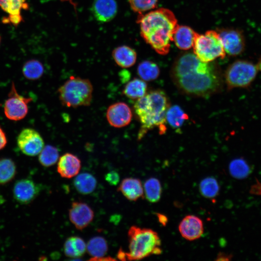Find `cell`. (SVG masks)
Returning <instances> with one entry per match:
<instances>
[{"instance_id": "cell-1", "label": "cell", "mask_w": 261, "mask_h": 261, "mask_svg": "<svg viewBox=\"0 0 261 261\" xmlns=\"http://www.w3.org/2000/svg\"><path fill=\"white\" fill-rule=\"evenodd\" d=\"M171 77L181 93L193 97H209L220 92L223 85L218 66L200 60L192 53L183 54L175 60Z\"/></svg>"}, {"instance_id": "cell-2", "label": "cell", "mask_w": 261, "mask_h": 261, "mask_svg": "<svg viewBox=\"0 0 261 261\" xmlns=\"http://www.w3.org/2000/svg\"><path fill=\"white\" fill-rule=\"evenodd\" d=\"M137 22L145 42L159 54H167L178 25L174 13L168 9L160 8L144 14H139Z\"/></svg>"}, {"instance_id": "cell-3", "label": "cell", "mask_w": 261, "mask_h": 261, "mask_svg": "<svg viewBox=\"0 0 261 261\" xmlns=\"http://www.w3.org/2000/svg\"><path fill=\"white\" fill-rule=\"evenodd\" d=\"M169 107L167 95L160 89L151 91L137 100L133 108L141 124L139 140L154 128H159L160 133L165 132L166 114Z\"/></svg>"}, {"instance_id": "cell-4", "label": "cell", "mask_w": 261, "mask_h": 261, "mask_svg": "<svg viewBox=\"0 0 261 261\" xmlns=\"http://www.w3.org/2000/svg\"><path fill=\"white\" fill-rule=\"evenodd\" d=\"M129 251L125 252L126 260H139L161 253V241L158 234L147 228L130 227L128 233Z\"/></svg>"}, {"instance_id": "cell-5", "label": "cell", "mask_w": 261, "mask_h": 261, "mask_svg": "<svg viewBox=\"0 0 261 261\" xmlns=\"http://www.w3.org/2000/svg\"><path fill=\"white\" fill-rule=\"evenodd\" d=\"M93 86L87 79L72 76L58 89L62 105L71 108L87 106L92 99Z\"/></svg>"}, {"instance_id": "cell-6", "label": "cell", "mask_w": 261, "mask_h": 261, "mask_svg": "<svg viewBox=\"0 0 261 261\" xmlns=\"http://www.w3.org/2000/svg\"><path fill=\"white\" fill-rule=\"evenodd\" d=\"M193 53L201 61L212 62L226 56L218 31L209 30L204 34L197 33L193 46Z\"/></svg>"}, {"instance_id": "cell-7", "label": "cell", "mask_w": 261, "mask_h": 261, "mask_svg": "<svg viewBox=\"0 0 261 261\" xmlns=\"http://www.w3.org/2000/svg\"><path fill=\"white\" fill-rule=\"evenodd\" d=\"M257 65L245 60H236L229 66L224 74L228 89L249 87L256 77Z\"/></svg>"}, {"instance_id": "cell-8", "label": "cell", "mask_w": 261, "mask_h": 261, "mask_svg": "<svg viewBox=\"0 0 261 261\" xmlns=\"http://www.w3.org/2000/svg\"><path fill=\"white\" fill-rule=\"evenodd\" d=\"M31 101V97H25L19 95L13 83L8 94V98L4 105L5 116L7 118L14 121L23 119L28 113V104Z\"/></svg>"}, {"instance_id": "cell-9", "label": "cell", "mask_w": 261, "mask_h": 261, "mask_svg": "<svg viewBox=\"0 0 261 261\" xmlns=\"http://www.w3.org/2000/svg\"><path fill=\"white\" fill-rule=\"evenodd\" d=\"M17 145L24 154L35 156L41 152L44 147V141L40 133L31 128L22 130L17 138Z\"/></svg>"}, {"instance_id": "cell-10", "label": "cell", "mask_w": 261, "mask_h": 261, "mask_svg": "<svg viewBox=\"0 0 261 261\" xmlns=\"http://www.w3.org/2000/svg\"><path fill=\"white\" fill-rule=\"evenodd\" d=\"M226 54L236 56L242 53L246 46L243 32L235 29H224L218 30Z\"/></svg>"}, {"instance_id": "cell-11", "label": "cell", "mask_w": 261, "mask_h": 261, "mask_svg": "<svg viewBox=\"0 0 261 261\" xmlns=\"http://www.w3.org/2000/svg\"><path fill=\"white\" fill-rule=\"evenodd\" d=\"M69 219L79 230L87 227L92 221L94 213L91 208L82 202H73L69 210Z\"/></svg>"}, {"instance_id": "cell-12", "label": "cell", "mask_w": 261, "mask_h": 261, "mask_svg": "<svg viewBox=\"0 0 261 261\" xmlns=\"http://www.w3.org/2000/svg\"><path fill=\"white\" fill-rule=\"evenodd\" d=\"M106 116L111 126L119 128L130 123L132 114L130 108L127 104L124 102H117L109 106Z\"/></svg>"}, {"instance_id": "cell-13", "label": "cell", "mask_w": 261, "mask_h": 261, "mask_svg": "<svg viewBox=\"0 0 261 261\" xmlns=\"http://www.w3.org/2000/svg\"><path fill=\"white\" fill-rule=\"evenodd\" d=\"M39 187L32 180L22 179L16 181L13 187V195L16 201L21 204L31 203L38 195Z\"/></svg>"}, {"instance_id": "cell-14", "label": "cell", "mask_w": 261, "mask_h": 261, "mask_svg": "<svg viewBox=\"0 0 261 261\" xmlns=\"http://www.w3.org/2000/svg\"><path fill=\"white\" fill-rule=\"evenodd\" d=\"M178 230L182 236L186 240H195L200 238L203 233V222L196 216L188 215L179 223Z\"/></svg>"}, {"instance_id": "cell-15", "label": "cell", "mask_w": 261, "mask_h": 261, "mask_svg": "<svg viewBox=\"0 0 261 261\" xmlns=\"http://www.w3.org/2000/svg\"><path fill=\"white\" fill-rule=\"evenodd\" d=\"M91 11L95 18L100 22L110 21L116 15L117 5L115 0H94Z\"/></svg>"}, {"instance_id": "cell-16", "label": "cell", "mask_w": 261, "mask_h": 261, "mask_svg": "<svg viewBox=\"0 0 261 261\" xmlns=\"http://www.w3.org/2000/svg\"><path fill=\"white\" fill-rule=\"evenodd\" d=\"M81 167L78 157L72 153H66L58 159L57 171L62 177L71 178L79 174Z\"/></svg>"}, {"instance_id": "cell-17", "label": "cell", "mask_w": 261, "mask_h": 261, "mask_svg": "<svg viewBox=\"0 0 261 261\" xmlns=\"http://www.w3.org/2000/svg\"><path fill=\"white\" fill-rule=\"evenodd\" d=\"M197 33L188 26L178 25L173 35V42L179 49L187 50L193 47Z\"/></svg>"}, {"instance_id": "cell-18", "label": "cell", "mask_w": 261, "mask_h": 261, "mask_svg": "<svg viewBox=\"0 0 261 261\" xmlns=\"http://www.w3.org/2000/svg\"><path fill=\"white\" fill-rule=\"evenodd\" d=\"M26 0H0V8L7 14L8 18L4 22L18 25L22 20L21 12L28 7Z\"/></svg>"}, {"instance_id": "cell-19", "label": "cell", "mask_w": 261, "mask_h": 261, "mask_svg": "<svg viewBox=\"0 0 261 261\" xmlns=\"http://www.w3.org/2000/svg\"><path fill=\"white\" fill-rule=\"evenodd\" d=\"M118 190L130 201H136L143 197L144 188L141 181L136 178L127 177L123 179Z\"/></svg>"}, {"instance_id": "cell-20", "label": "cell", "mask_w": 261, "mask_h": 261, "mask_svg": "<svg viewBox=\"0 0 261 261\" xmlns=\"http://www.w3.org/2000/svg\"><path fill=\"white\" fill-rule=\"evenodd\" d=\"M112 57L117 65L127 68L135 63L137 54L133 48L124 45L115 48L112 51Z\"/></svg>"}, {"instance_id": "cell-21", "label": "cell", "mask_w": 261, "mask_h": 261, "mask_svg": "<svg viewBox=\"0 0 261 261\" xmlns=\"http://www.w3.org/2000/svg\"><path fill=\"white\" fill-rule=\"evenodd\" d=\"M65 255L70 258H76L84 255L87 250V244L84 240L77 236L67 238L63 246Z\"/></svg>"}, {"instance_id": "cell-22", "label": "cell", "mask_w": 261, "mask_h": 261, "mask_svg": "<svg viewBox=\"0 0 261 261\" xmlns=\"http://www.w3.org/2000/svg\"><path fill=\"white\" fill-rule=\"evenodd\" d=\"M73 185L76 190L82 194H88L96 188L97 180L91 174L82 173L78 174L74 179Z\"/></svg>"}, {"instance_id": "cell-23", "label": "cell", "mask_w": 261, "mask_h": 261, "mask_svg": "<svg viewBox=\"0 0 261 261\" xmlns=\"http://www.w3.org/2000/svg\"><path fill=\"white\" fill-rule=\"evenodd\" d=\"M147 84L145 81L139 78H133L124 87L123 94L132 100H138L146 94Z\"/></svg>"}, {"instance_id": "cell-24", "label": "cell", "mask_w": 261, "mask_h": 261, "mask_svg": "<svg viewBox=\"0 0 261 261\" xmlns=\"http://www.w3.org/2000/svg\"><path fill=\"white\" fill-rule=\"evenodd\" d=\"M108 244L104 238L100 236H94L87 244V250L92 257L90 260L104 257L108 251Z\"/></svg>"}, {"instance_id": "cell-25", "label": "cell", "mask_w": 261, "mask_h": 261, "mask_svg": "<svg viewBox=\"0 0 261 261\" xmlns=\"http://www.w3.org/2000/svg\"><path fill=\"white\" fill-rule=\"evenodd\" d=\"M137 72L142 80L150 81L158 77L160 71L155 63L149 60H144L138 65Z\"/></svg>"}, {"instance_id": "cell-26", "label": "cell", "mask_w": 261, "mask_h": 261, "mask_svg": "<svg viewBox=\"0 0 261 261\" xmlns=\"http://www.w3.org/2000/svg\"><path fill=\"white\" fill-rule=\"evenodd\" d=\"M143 188L146 199L149 202L154 203L160 200L162 188L158 179L154 177L148 179L145 181Z\"/></svg>"}, {"instance_id": "cell-27", "label": "cell", "mask_w": 261, "mask_h": 261, "mask_svg": "<svg viewBox=\"0 0 261 261\" xmlns=\"http://www.w3.org/2000/svg\"><path fill=\"white\" fill-rule=\"evenodd\" d=\"M188 118L187 114L178 105L169 107L166 114V120L173 128L180 127Z\"/></svg>"}, {"instance_id": "cell-28", "label": "cell", "mask_w": 261, "mask_h": 261, "mask_svg": "<svg viewBox=\"0 0 261 261\" xmlns=\"http://www.w3.org/2000/svg\"><path fill=\"white\" fill-rule=\"evenodd\" d=\"M229 170L231 175L237 179L246 177L251 173V168L242 158L233 160L229 164Z\"/></svg>"}, {"instance_id": "cell-29", "label": "cell", "mask_w": 261, "mask_h": 261, "mask_svg": "<svg viewBox=\"0 0 261 261\" xmlns=\"http://www.w3.org/2000/svg\"><path fill=\"white\" fill-rule=\"evenodd\" d=\"M44 67L41 62L32 59L27 61L23 65L22 72L24 76L29 80L39 79L43 74Z\"/></svg>"}, {"instance_id": "cell-30", "label": "cell", "mask_w": 261, "mask_h": 261, "mask_svg": "<svg viewBox=\"0 0 261 261\" xmlns=\"http://www.w3.org/2000/svg\"><path fill=\"white\" fill-rule=\"evenodd\" d=\"M15 174L16 166L11 159H0V185L10 182L14 178Z\"/></svg>"}, {"instance_id": "cell-31", "label": "cell", "mask_w": 261, "mask_h": 261, "mask_svg": "<svg viewBox=\"0 0 261 261\" xmlns=\"http://www.w3.org/2000/svg\"><path fill=\"white\" fill-rule=\"evenodd\" d=\"M59 159V152L57 148L52 145L44 146L39 153V161L44 167H50L55 164Z\"/></svg>"}, {"instance_id": "cell-32", "label": "cell", "mask_w": 261, "mask_h": 261, "mask_svg": "<svg viewBox=\"0 0 261 261\" xmlns=\"http://www.w3.org/2000/svg\"><path fill=\"white\" fill-rule=\"evenodd\" d=\"M200 191L203 197L212 199L218 193L219 186L217 180L213 177H207L203 179L199 185Z\"/></svg>"}, {"instance_id": "cell-33", "label": "cell", "mask_w": 261, "mask_h": 261, "mask_svg": "<svg viewBox=\"0 0 261 261\" xmlns=\"http://www.w3.org/2000/svg\"><path fill=\"white\" fill-rule=\"evenodd\" d=\"M128 1L132 11L142 14L156 8L158 0H128Z\"/></svg>"}, {"instance_id": "cell-34", "label": "cell", "mask_w": 261, "mask_h": 261, "mask_svg": "<svg viewBox=\"0 0 261 261\" xmlns=\"http://www.w3.org/2000/svg\"><path fill=\"white\" fill-rule=\"evenodd\" d=\"M105 179L109 184L115 186L119 183L120 176L117 172L111 171L105 174Z\"/></svg>"}, {"instance_id": "cell-35", "label": "cell", "mask_w": 261, "mask_h": 261, "mask_svg": "<svg viewBox=\"0 0 261 261\" xmlns=\"http://www.w3.org/2000/svg\"><path fill=\"white\" fill-rule=\"evenodd\" d=\"M7 144V139L5 132L0 127V150L3 149Z\"/></svg>"}, {"instance_id": "cell-36", "label": "cell", "mask_w": 261, "mask_h": 261, "mask_svg": "<svg viewBox=\"0 0 261 261\" xmlns=\"http://www.w3.org/2000/svg\"><path fill=\"white\" fill-rule=\"evenodd\" d=\"M157 218L159 222L162 225L165 226L168 222V218L166 216L162 214L158 213Z\"/></svg>"}, {"instance_id": "cell-37", "label": "cell", "mask_w": 261, "mask_h": 261, "mask_svg": "<svg viewBox=\"0 0 261 261\" xmlns=\"http://www.w3.org/2000/svg\"><path fill=\"white\" fill-rule=\"evenodd\" d=\"M218 260H220L222 258H223V260H229V255H226L225 254H220L218 256Z\"/></svg>"}, {"instance_id": "cell-38", "label": "cell", "mask_w": 261, "mask_h": 261, "mask_svg": "<svg viewBox=\"0 0 261 261\" xmlns=\"http://www.w3.org/2000/svg\"><path fill=\"white\" fill-rule=\"evenodd\" d=\"M258 70L261 71V57L260 58L257 64Z\"/></svg>"}, {"instance_id": "cell-39", "label": "cell", "mask_w": 261, "mask_h": 261, "mask_svg": "<svg viewBox=\"0 0 261 261\" xmlns=\"http://www.w3.org/2000/svg\"><path fill=\"white\" fill-rule=\"evenodd\" d=\"M0 40H1V39H0Z\"/></svg>"}]
</instances>
